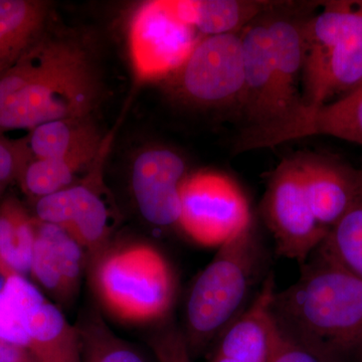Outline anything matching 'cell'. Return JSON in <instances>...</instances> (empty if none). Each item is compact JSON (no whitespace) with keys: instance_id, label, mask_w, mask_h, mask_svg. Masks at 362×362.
<instances>
[{"instance_id":"obj_1","label":"cell","mask_w":362,"mask_h":362,"mask_svg":"<svg viewBox=\"0 0 362 362\" xmlns=\"http://www.w3.org/2000/svg\"><path fill=\"white\" fill-rule=\"evenodd\" d=\"M98 99L96 71L84 47L40 37L0 76V133L90 117Z\"/></svg>"},{"instance_id":"obj_2","label":"cell","mask_w":362,"mask_h":362,"mask_svg":"<svg viewBox=\"0 0 362 362\" xmlns=\"http://www.w3.org/2000/svg\"><path fill=\"white\" fill-rule=\"evenodd\" d=\"M272 309L281 332L317 356L362 342V279L322 255Z\"/></svg>"},{"instance_id":"obj_3","label":"cell","mask_w":362,"mask_h":362,"mask_svg":"<svg viewBox=\"0 0 362 362\" xmlns=\"http://www.w3.org/2000/svg\"><path fill=\"white\" fill-rule=\"evenodd\" d=\"M90 282L109 315L125 324L160 322L173 310L175 271L156 247L145 242L108 246L92 259Z\"/></svg>"},{"instance_id":"obj_4","label":"cell","mask_w":362,"mask_h":362,"mask_svg":"<svg viewBox=\"0 0 362 362\" xmlns=\"http://www.w3.org/2000/svg\"><path fill=\"white\" fill-rule=\"evenodd\" d=\"M301 30L302 106H322L361 87L362 0L323 2Z\"/></svg>"},{"instance_id":"obj_5","label":"cell","mask_w":362,"mask_h":362,"mask_svg":"<svg viewBox=\"0 0 362 362\" xmlns=\"http://www.w3.org/2000/svg\"><path fill=\"white\" fill-rule=\"evenodd\" d=\"M259 263L252 228L218 247L195 279L185 306V340L199 354L244 312Z\"/></svg>"},{"instance_id":"obj_6","label":"cell","mask_w":362,"mask_h":362,"mask_svg":"<svg viewBox=\"0 0 362 362\" xmlns=\"http://www.w3.org/2000/svg\"><path fill=\"white\" fill-rule=\"evenodd\" d=\"M178 226L201 246L220 247L251 230V207L230 176L216 171L188 175L181 187Z\"/></svg>"},{"instance_id":"obj_7","label":"cell","mask_w":362,"mask_h":362,"mask_svg":"<svg viewBox=\"0 0 362 362\" xmlns=\"http://www.w3.org/2000/svg\"><path fill=\"white\" fill-rule=\"evenodd\" d=\"M110 140L103 145L80 182L35 201L37 221L70 233L90 258L109 246L115 214L103 182V164Z\"/></svg>"},{"instance_id":"obj_8","label":"cell","mask_w":362,"mask_h":362,"mask_svg":"<svg viewBox=\"0 0 362 362\" xmlns=\"http://www.w3.org/2000/svg\"><path fill=\"white\" fill-rule=\"evenodd\" d=\"M169 78L173 92L187 103L242 105L245 74L240 33L202 37L187 62Z\"/></svg>"},{"instance_id":"obj_9","label":"cell","mask_w":362,"mask_h":362,"mask_svg":"<svg viewBox=\"0 0 362 362\" xmlns=\"http://www.w3.org/2000/svg\"><path fill=\"white\" fill-rule=\"evenodd\" d=\"M202 37L171 13L166 0L144 2L133 13L128 28V49L136 78L143 83L168 80Z\"/></svg>"},{"instance_id":"obj_10","label":"cell","mask_w":362,"mask_h":362,"mask_svg":"<svg viewBox=\"0 0 362 362\" xmlns=\"http://www.w3.org/2000/svg\"><path fill=\"white\" fill-rule=\"evenodd\" d=\"M263 214L279 254L300 263L321 246L329 232L312 213L298 157L284 159L272 173Z\"/></svg>"},{"instance_id":"obj_11","label":"cell","mask_w":362,"mask_h":362,"mask_svg":"<svg viewBox=\"0 0 362 362\" xmlns=\"http://www.w3.org/2000/svg\"><path fill=\"white\" fill-rule=\"evenodd\" d=\"M327 135L362 145V85L322 106L300 107L292 114L262 126H251L239 140L240 149L272 148L309 136Z\"/></svg>"},{"instance_id":"obj_12","label":"cell","mask_w":362,"mask_h":362,"mask_svg":"<svg viewBox=\"0 0 362 362\" xmlns=\"http://www.w3.org/2000/svg\"><path fill=\"white\" fill-rule=\"evenodd\" d=\"M9 289L35 362H82L80 335L63 312L25 276L13 272Z\"/></svg>"},{"instance_id":"obj_13","label":"cell","mask_w":362,"mask_h":362,"mask_svg":"<svg viewBox=\"0 0 362 362\" xmlns=\"http://www.w3.org/2000/svg\"><path fill=\"white\" fill-rule=\"evenodd\" d=\"M187 175V163L173 150L153 147L136 157L131 185L145 221L162 228L178 225L181 187Z\"/></svg>"},{"instance_id":"obj_14","label":"cell","mask_w":362,"mask_h":362,"mask_svg":"<svg viewBox=\"0 0 362 362\" xmlns=\"http://www.w3.org/2000/svg\"><path fill=\"white\" fill-rule=\"evenodd\" d=\"M275 294L270 276L251 305L218 338L209 362H270L282 337L272 309Z\"/></svg>"},{"instance_id":"obj_15","label":"cell","mask_w":362,"mask_h":362,"mask_svg":"<svg viewBox=\"0 0 362 362\" xmlns=\"http://www.w3.org/2000/svg\"><path fill=\"white\" fill-rule=\"evenodd\" d=\"M85 255L70 233L37 220L30 274L62 303H70L77 296Z\"/></svg>"},{"instance_id":"obj_16","label":"cell","mask_w":362,"mask_h":362,"mask_svg":"<svg viewBox=\"0 0 362 362\" xmlns=\"http://www.w3.org/2000/svg\"><path fill=\"white\" fill-rule=\"evenodd\" d=\"M240 37L245 74L242 107L251 126L266 125L280 117L270 33L266 23H250Z\"/></svg>"},{"instance_id":"obj_17","label":"cell","mask_w":362,"mask_h":362,"mask_svg":"<svg viewBox=\"0 0 362 362\" xmlns=\"http://www.w3.org/2000/svg\"><path fill=\"white\" fill-rule=\"evenodd\" d=\"M298 161L312 213L330 230L354 201L356 173H349L322 157L299 156Z\"/></svg>"},{"instance_id":"obj_18","label":"cell","mask_w":362,"mask_h":362,"mask_svg":"<svg viewBox=\"0 0 362 362\" xmlns=\"http://www.w3.org/2000/svg\"><path fill=\"white\" fill-rule=\"evenodd\" d=\"M266 25L271 37L281 120L302 106L298 85L304 66L303 37L301 23L290 18L278 16L266 21Z\"/></svg>"},{"instance_id":"obj_19","label":"cell","mask_w":362,"mask_h":362,"mask_svg":"<svg viewBox=\"0 0 362 362\" xmlns=\"http://www.w3.org/2000/svg\"><path fill=\"white\" fill-rule=\"evenodd\" d=\"M171 13L202 37L239 33L267 6L240 0H166Z\"/></svg>"},{"instance_id":"obj_20","label":"cell","mask_w":362,"mask_h":362,"mask_svg":"<svg viewBox=\"0 0 362 362\" xmlns=\"http://www.w3.org/2000/svg\"><path fill=\"white\" fill-rule=\"evenodd\" d=\"M47 16V2L0 0V76L40 39Z\"/></svg>"},{"instance_id":"obj_21","label":"cell","mask_w":362,"mask_h":362,"mask_svg":"<svg viewBox=\"0 0 362 362\" xmlns=\"http://www.w3.org/2000/svg\"><path fill=\"white\" fill-rule=\"evenodd\" d=\"M104 139L89 117L59 119L33 128L26 138L33 158H59L101 146Z\"/></svg>"},{"instance_id":"obj_22","label":"cell","mask_w":362,"mask_h":362,"mask_svg":"<svg viewBox=\"0 0 362 362\" xmlns=\"http://www.w3.org/2000/svg\"><path fill=\"white\" fill-rule=\"evenodd\" d=\"M102 145L59 158H33L18 180L23 192L37 201L70 187L80 171L92 165Z\"/></svg>"},{"instance_id":"obj_23","label":"cell","mask_w":362,"mask_h":362,"mask_svg":"<svg viewBox=\"0 0 362 362\" xmlns=\"http://www.w3.org/2000/svg\"><path fill=\"white\" fill-rule=\"evenodd\" d=\"M35 223L16 199L0 204V261L21 275L30 274Z\"/></svg>"},{"instance_id":"obj_24","label":"cell","mask_w":362,"mask_h":362,"mask_svg":"<svg viewBox=\"0 0 362 362\" xmlns=\"http://www.w3.org/2000/svg\"><path fill=\"white\" fill-rule=\"evenodd\" d=\"M321 247L322 256L362 279V171L356 173L349 211L330 228Z\"/></svg>"},{"instance_id":"obj_25","label":"cell","mask_w":362,"mask_h":362,"mask_svg":"<svg viewBox=\"0 0 362 362\" xmlns=\"http://www.w3.org/2000/svg\"><path fill=\"white\" fill-rule=\"evenodd\" d=\"M82 362H151L132 343L119 337L97 314L78 326Z\"/></svg>"},{"instance_id":"obj_26","label":"cell","mask_w":362,"mask_h":362,"mask_svg":"<svg viewBox=\"0 0 362 362\" xmlns=\"http://www.w3.org/2000/svg\"><path fill=\"white\" fill-rule=\"evenodd\" d=\"M13 272V269L0 261V338L28 351V337L9 289V279Z\"/></svg>"},{"instance_id":"obj_27","label":"cell","mask_w":362,"mask_h":362,"mask_svg":"<svg viewBox=\"0 0 362 362\" xmlns=\"http://www.w3.org/2000/svg\"><path fill=\"white\" fill-rule=\"evenodd\" d=\"M32 159L26 139L13 141L0 133V195L13 181L20 180Z\"/></svg>"},{"instance_id":"obj_28","label":"cell","mask_w":362,"mask_h":362,"mask_svg":"<svg viewBox=\"0 0 362 362\" xmlns=\"http://www.w3.org/2000/svg\"><path fill=\"white\" fill-rule=\"evenodd\" d=\"M150 345L156 362H192L185 335L175 328L157 333Z\"/></svg>"},{"instance_id":"obj_29","label":"cell","mask_w":362,"mask_h":362,"mask_svg":"<svg viewBox=\"0 0 362 362\" xmlns=\"http://www.w3.org/2000/svg\"><path fill=\"white\" fill-rule=\"evenodd\" d=\"M270 362H321L318 356L293 341L282 333Z\"/></svg>"},{"instance_id":"obj_30","label":"cell","mask_w":362,"mask_h":362,"mask_svg":"<svg viewBox=\"0 0 362 362\" xmlns=\"http://www.w3.org/2000/svg\"><path fill=\"white\" fill-rule=\"evenodd\" d=\"M0 362H35L25 349L0 338Z\"/></svg>"}]
</instances>
